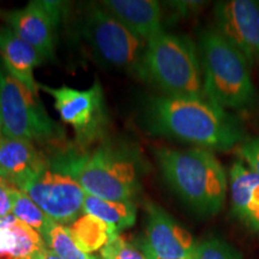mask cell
Instances as JSON below:
<instances>
[{
    "instance_id": "6da1fadb",
    "label": "cell",
    "mask_w": 259,
    "mask_h": 259,
    "mask_svg": "<svg viewBox=\"0 0 259 259\" xmlns=\"http://www.w3.org/2000/svg\"><path fill=\"white\" fill-rule=\"evenodd\" d=\"M147 121L153 134L205 150L228 151L246 139L240 119L208 99L151 97L147 107Z\"/></svg>"
},
{
    "instance_id": "7a4b0ae2",
    "label": "cell",
    "mask_w": 259,
    "mask_h": 259,
    "mask_svg": "<svg viewBox=\"0 0 259 259\" xmlns=\"http://www.w3.org/2000/svg\"><path fill=\"white\" fill-rule=\"evenodd\" d=\"M51 163L78 181L87 194L115 202L134 199L147 170L137 149L122 143H105L83 154L67 150Z\"/></svg>"
},
{
    "instance_id": "3957f363",
    "label": "cell",
    "mask_w": 259,
    "mask_h": 259,
    "mask_svg": "<svg viewBox=\"0 0 259 259\" xmlns=\"http://www.w3.org/2000/svg\"><path fill=\"white\" fill-rule=\"evenodd\" d=\"M155 157L163 179L186 205L202 216L221 211L228 193V176L211 151L158 148Z\"/></svg>"
},
{
    "instance_id": "277c9868",
    "label": "cell",
    "mask_w": 259,
    "mask_h": 259,
    "mask_svg": "<svg viewBox=\"0 0 259 259\" xmlns=\"http://www.w3.org/2000/svg\"><path fill=\"white\" fill-rule=\"evenodd\" d=\"M204 94L221 108L241 111L253 105L255 89L250 61L218 29L199 37Z\"/></svg>"
},
{
    "instance_id": "5b68a950",
    "label": "cell",
    "mask_w": 259,
    "mask_h": 259,
    "mask_svg": "<svg viewBox=\"0 0 259 259\" xmlns=\"http://www.w3.org/2000/svg\"><path fill=\"white\" fill-rule=\"evenodd\" d=\"M145 80L164 96L206 99L199 51L185 35L161 31L147 42Z\"/></svg>"
},
{
    "instance_id": "8992f818",
    "label": "cell",
    "mask_w": 259,
    "mask_h": 259,
    "mask_svg": "<svg viewBox=\"0 0 259 259\" xmlns=\"http://www.w3.org/2000/svg\"><path fill=\"white\" fill-rule=\"evenodd\" d=\"M2 136L45 144L61 141L63 128L48 115L38 94L0 70Z\"/></svg>"
},
{
    "instance_id": "52a82bcc",
    "label": "cell",
    "mask_w": 259,
    "mask_h": 259,
    "mask_svg": "<svg viewBox=\"0 0 259 259\" xmlns=\"http://www.w3.org/2000/svg\"><path fill=\"white\" fill-rule=\"evenodd\" d=\"M82 34L100 63L145 80L147 41L130 31L102 6L93 5L87 12Z\"/></svg>"
},
{
    "instance_id": "ba28073f",
    "label": "cell",
    "mask_w": 259,
    "mask_h": 259,
    "mask_svg": "<svg viewBox=\"0 0 259 259\" xmlns=\"http://www.w3.org/2000/svg\"><path fill=\"white\" fill-rule=\"evenodd\" d=\"M54 101V108L65 124L74 130L80 147H89L102 139L107 131V109L101 84L96 82L88 89H76L67 85L52 88L40 84Z\"/></svg>"
},
{
    "instance_id": "9c48e42d",
    "label": "cell",
    "mask_w": 259,
    "mask_h": 259,
    "mask_svg": "<svg viewBox=\"0 0 259 259\" xmlns=\"http://www.w3.org/2000/svg\"><path fill=\"white\" fill-rule=\"evenodd\" d=\"M24 191L52 221L71 225L84 211L87 193L78 181L48 161L47 167L25 185Z\"/></svg>"
},
{
    "instance_id": "30bf717a",
    "label": "cell",
    "mask_w": 259,
    "mask_h": 259,
    "mask_svg": "<svg viewBox=\"0 0 259 259\" xmlns=\"http://www.w3.org/2000/svg\"><path fill=\"white\" fill-rule=\"evenodd\" d=\"M63 12L64 3L36 0L22 9L2 11L0 18L46 61L54 59L57 31Z\"/></svg>"
},
{
    "instance_id": "8fae6325",
    "label": "cell",
    "mask_w": 259,
    "mask_h": 259,
    "mask_svg": "<svg viewBox=\"0 0 259 259\" xmlns=\"http://www.w3.org/2000/svg\"><path fill=\"white\" fill-rule=\"evenodd\" d=\"M145 215L139 245L149 259H193L197 244L187 229L154 202L145 203Z\"/></svg>"
},
{
    "instance_id": "7c38bea8",
    "label": "cell",
    "mask_w": 259,
    "mask_h": 259,
    "mask_svg": "<svg viewBox=\"0 0 259 259\" xmlns=\"http://www.w3.org/2000/svg\"><path fill=\"white\" fill-rule=\"evenodd\" d=\"M216 29L247 58L259 63V0H227L213 8Z\"/></svg>"
},
{
    "instance_id": "4fadbf2b",
    "label": "cell",
    "mask_w": 259,
    "mask_h": 259,
    "mask_svg": "<svg viewBox=\"0 0 259 259\" xmlns=\"http://www.w3.org/2000/svg\"><path fill=\"white\" fill-rule=\"evenodd\" d=\"M48 160L34 143L0 136V178L22 190L34 180Z\"/></svg>"
},
{
    "instance_id": "5bb4252c",
    "label": "cell",
    "mask_w": 259,
    "mask_h": 259,
    "mask_svg": "<svg viewBox=\"0 0 259 259\" xmlns=\"http://www.w3.org/2000/svg\"><path fill=\"white\" fill-rule=\"evenodd\" d=\"M101 6L144 41L163 31L161 6L154 0H106Z\"/></svg>"
},
{
    "instance_id": "9a60e30c",
    "label": "cell",
    "mask_w": 259,
    "mask_h": 259,
    "mask_svg": "<svg viewBox=\"0 0 259 259\" xmlns=\"http://www.w3.org/2000/svg\"><path fill=\"white\" fill-rule=\"evenodd\" d=\"M228 191L233 213L248 228L259 231V176L239 158L229 169Z\"/></svg>"
},
{
    "instance_id": "2e32d148",
    "label": "cell",
    "mask_w": 259,
    "mask_h": 259,
    "mask_svg": "<svg viewBox=\"0 0 259 259\" xmlns=\"http://www.w3.org/2000/svg\"><path fill=\"white\" fill-rule=\"evenodd\" d=\"M0 56L5 70L12 77L38 94L40 84L35 80L34 70L45 60L34 47L18 37L6 25L0 27Z\"/></svg>"
},
{
    "instance_id": "e0dca14e",
    "label": "cell",
    "mask_w": 259,
    "mask_h": 259,
    "mask_svg": "<svg viewBox=\"0 0 259 259\" xmlns=\"http://www.w3.org/2000/svg\"><path fill=\"white\" fill-rule=\"evenodd\" d=\"M47 251L36 231L14 215L0 218V259H44Z\"/></svg>"
},
{
    "instance_id": "ac0fdd59",
    "label": "cell",
    "mask_w": 259,
    "mask_h": 259,
    "mask_svg": "<svg viewBox=\"0 0 259 259\" xmlns=\"http://www.w3.org/2000/svg\"><path fill=\"white\" fill-rule=\"evenodd\" d=\"M69 232L77 247L85 254L102 250L111 239L119 235L115 229L89 213L71 223Z\"/></svg>"
},
{
    "instance_id": "d6986e66",
    "label": "cell",
    "mask_w": 259,
    "mask_h": 259,
    "mask_svg": "<svg viewBox=\"0 0 259 259\" xmlns=\"http://www.w3.org/2000/svg\"><path fill=\"white\" fill-rule=\"evenodd\" d=\"M84 211L100 219L118 233L134 226L137 219V209L131 200L115 202L92 194H87Z\"/></svg>"
},
{
    "instance_id": "ffe728a7",
    "label": "cell",
    "mask_w": 259,
    "mask_h": 259,
    "mask_svg": "<svg viewBox=\"0 0 259 259\" xmlns=\"http://www.w3.org/2000/svg\"><path fill=\"white\" fill-rule=\"evenodd\" d=\"M11 199L12 215L34 231H36L45 240L52 226L56 222L52 221L24 191L12 186Z\"/></svg>"
},
{
    "instance_id": "44dd1931",
    "label": "cell",
    "mask_w": 259,
    "mask_h": 259,
    "mask_svg": "<svg viewBox=\"0 0 259 259\" xmlns=\"http://www.w3.org/2000/svg\"><path fill=\"white\" fill-rule=\"evenodd\" d=\"M48 250L60 259H94V257L83 253L74 244L69 228L59 223H54L45 239Z\"/></svg>"
},
{
    "instance_id": "7402d4cb",
    "label": "cell",
    "mask_w": 259,
    "mask_h": 259,
    "mask_svg": "<svg viewBox=\"0 0 259 259\" xmlns=\"http://www.w3.org/2000/svg\"><path fill=\"white\" fill-rule=\"evenodd\" d=\"M101 259H149L141 245L124 235H116L109 240L100 253Z\"/></svg>"
},
{
    "instance_id": "603a6c76",
    "label": "cell",
    "mask_w": 259,
    "mask_h": 259,
    "mask_svg": "<svg viewBox=\"0 0 259 259\" xmlns=\"http://www.w3.org/2000/svg\"><path fill=\"white\" fill-rule=\"evenodd\" d=\"M193 259H242V257L228 242L211 238L197 244Z\"/></svg>"
},
{
    "instance_id": "cb8c5ba5",
    "label": "cell",
    "mask_w": 259,
    "mask_h": 259,
    "mask_svg": "<svg viewBox=\"0 0 259 259\" xmlns=\"http://www.w3.org/2000/svg\"><path fill=\"white\" fill-rule=\"evenodd\" d=\"M239 160L259 176V137L246 138L236 148Z\"/></svg>"
},
{
    "instance_id": "d4e9b609",
    "label": "cell",
    "mask_w": 259,
    "mask_h": 259,
    "mask_svg": "<svg viewBox=\"0 0 259 259\" xmlns=\"http://www.w3.org/2000/svg\"><path fill=\"white\" fill-rule=\"evenodd\" d=\"M11 184L0 178V218L12 215V199H11Z\"/></svg>"
},
{
    "instance_id": "484cf974",
    "label": "cell",
    "mask_w": 259,
    "mask_h": 259,
    "mask_svg": "<svg viewBox=\"0 0 259 259\" xmlns=\"http://www.w3.org/2000/svg\"><path fill=\"white\" fill-rule=\"evenodd\" d=\"M44 259H60L59 257H58V255H56L53 253V252H52L51 250H48L47 251V253H46V255H45V258Z\"/></svg>"
},
{
    "instance_id": "4316f807",
    "label": "cell",
    "mask_w": 259,
    "mask_h": 259,
    "mask_svg": "<svg viewBox=\"0 0 259 259\" xmlns=\"http://www.w3.org/2000/svg\"><path fill=\"white\" fill-rule=\"evenodd\" d=\"M0 136H2V124H0Z\"/></svg>"
},
{
    "instance_id": "83f0119b",
    "label": "cell",
    "mask_w": 259,
    "mask_h": 259,
    "mask_svg": "<svg viewBox=\"0 0 259 259\" xmlns=\"http://www.w3.org/2000/svg\"><path fill=\"white\" fill-rule=\"evenodd\" d=\"M94 259H101L100 257H94Z\"/></svg>"
},
{
    "instance_id": "f1b7e54d",
    "label": "cell",
    "mask_w": 259,
    "mask_h": 259,
    "mask_svg": "<svg viewBox=\"0 0 259 259\" xmlns=\"http://www.w3.org/2000/svg\"><path fill=\"white\" fill-rule=\"evenodd\" d=\"M0 124H2V122H0Z\"/></svg>"
}]
</instances>
